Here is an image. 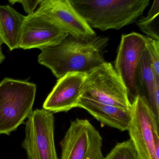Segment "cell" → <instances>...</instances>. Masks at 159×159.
<instances>
[{"mask_svg": "<svg viewBox=\"0 0 159 159\" xmlns=\"http://www.w3.org/2000/svg\"><path fill=\"white\" fill-rule=\"evenodd\" d=\"M77 107L87 111L98 121L121 131H127L131 121V111L102 104L81 97Z\"/></svg>", "mask_w": 159, "mask_h": 159, "instance_id": "7c38bea8", "label": "cell"}, {"mask_svg": "<svg viewBox=\"0 0 159 159\" xmlns=\"http://www.w3.org/2000/svg\"><path fill=\"white\" fill-rule=\"evenodd\" d=\"M35 11L47 16L67 34L80 38L96 35L69 0H41L39 8Z\"/></svg>", "mask_w": 159, "mask_h": 159, "instance_id": "9c48e42d", "label": "cell"}, {"mask_svg": "<svg viewBox=\"0 0 159 159\" xmlns=\"http://www.w3.org/2000/svg\"><path fill=\"white\" fill-rule=\"evenodd\" d=\"M128 130L140 159H159V123L147 101L138 95L131 103Z\"/></svg>", "mask_w": 159, "mask_h": 159, "instance_id": "5b68a950", "label": "cell"}, {"mask_svg": "<svg viewBox=\"0 0 159 159\" xmlns=\"http://www.w3.org/2000/svg\"><path fill=\"white\" fill-rule=\"evenodd\" d=\"M146 48L155 77L159 79V41L146 36Z\"/></svg>", "mask_w": 159, "mask_h": 159, "instance_id": "e0dca14e", "label": "cell"}, {"mask_svg": "<svg viewBox=\"0 0 159 159\" xmlns=\"http://www.w3.org/2000/svg\"><path fill=\"white\" fill-rule=\"evenodd\" d=\"M82 97L125 110L131 109L127 90L109 62L87 73Z\"/></svg>", "mask_w": 159, "mask_h": 159, "instance_id": "277c9868", "label": "cell"}, {"mask_svg": "<svg viewBox=\"0 0 159 159\" xmlns=\"http://www.w3.org/2000/svg\"><path fill=\"white\" fill-rule=\"evenodd\" d=\"M102 138L86 119H76L60 142V159H104Z\"/></svg>", "mask_w": 159, "mask_h": 159, "instance_id": "52a82bcc", "label": "cell"}, {"mask_svg": "<svg viewBox=\"0 0 159 159\" xmlns=\"http://www.w3.org/2000/svg\"><path fill=\"white\" fill-rule=\"evenodd\" d=\"M89 26L102 31L119 30L136 22L149 0H69Z\"/></svg>", "mask_w": 159, "mask_h": 159, "instance_id": "7a4b0ae2", "label": "cell"}, {"mask_svg": "<svg viewBox=\"0 0 159 159\" xmlns=\"http://www.w3.org/2000/svg\"><path fill=\"white\" fill-rule=\"evenodd\" d=\"M25 16L10 5H0V42L11 51L19 48Z\"/></svg>", "mask_w": 159, "mask_h": 159, "instance_id": "5bb4252c", "label": "cell"}, {"mask_svg": "<svg viewBox=\"0 0 159 159\" xmlns=\"http://www.w3.org/2000/svg\"><path fill=\"white\" fill-rule=\"evenodd\" d=\"M35 84L6 78L0 82V134L10 135L33 110Z\"/></svg>", "mask_w": 159, "mask_h": 159, "instance_id": "3957f363", "label": "cell"}, {"mask_svg": "<svg viewBox=\"0 0 159 159\" xmlns=\"http://www.w3.org/2000/svg\"><path fill=\"white\" fill-rule=\"evenodd\" d=\"M104 159H140L131 139L117 143Z\"/></svg>", "mask_w": 159, "mask_h": 159, "instance_id": "2e32d148", "label": "cell"}, {"mask_svg": "<svg viewBox=\"0 0 159 159\" xmlns=\"http://www.w3.org/2000/svg\"><path fill=\"white\" fill-rule=\"evenodd\" d=\"M137 82L139 95L147 101L159 123V79L155 77L146 49L139 65Z\"/></svg>", "mask_w": 159, "mask_h": 159, "instance_id": "4fadbf2b", "label": "cell"}, {"mask_svg": "<svg viewBox=\"0 0 159 159\" xmlns=\"http://www.w3.org/2000/svg\"><path fill=\"white\" fill-rule=\"evenodd\" d=\"M87 76V73L72 72L58 79L44 101L43 109L54 113L77 107Z\"/></svg>", "mask_w": 159, "mask_h": 159, "instance_id": "8fae6325", "label": "cell"}, {"mask_svg": "<svg viewBox=\"0 0 159 159\" xmlns=\"http://www.w3.org/2000/svg\"><path fill=\"white\" fill-rule=\"evenodd\" d=\"M107 37L86 38L68 34L59 43L41 49L40 65L49 68L57 79L72 72L88 73L106 62Z\"/></svg>", "mask_w": 159, "mask_h": 159, "instance_id": "6da1fadb", "label": "cell"}, {"mask_svg": "<svg viewBox=\"0 0 159 159\" xmlns=\"http://www.w3.org/2000/svg\"><path fill=\"white\" fill-rule=\"evenodd\" d=\"M67 35L47 16L35 11L25 16L19 48L41 49L56 45Z\"/></svg>", "mask_w": 159, "mask_h": 159, "instance_id": "30bf717a", "label": "cell"}, {"mask_svg": "<svg viewBox=\"0 0 159 159\" xmlns=\"http://www.w3.org/2000/svg\"><path fill=\"white\" fill-rule=\"evenodd\" d=\"M40 2L41 0H36V1H34V0L12 1L11 0L9 1V2L12 5H14L17 2L20 3V4H22L25 11L27 14L28 15H30L34 13L35 9L39 6Z\"/></svg>", "mask_w": 159, "mask_h": 159, "instance_id": "ac0fdd59", "label": "cell"}, {"mask_svg": "<svg viewBox=\"0 0 159 159\" xmlns=\"http://www.w3.org/2000/svg\"><path fill=\"white\" fill-rule=\"evenodd\" d=\"M2 43L0 42V64H1L5 58V56L3 55L2 50Z\"/></svg>", "mask_w": 159, "mask_h": 159, "instance_id": "d6986e66", "label": "cell"}, {"mask_svg": "<svg viewBox=\"0 0 159 159\" xmlns=\"http://www.w3.org/2000/svg\"><path fill=\"white\" fill-rule=\"evenodd\" d=\"M146 49V36L136 32L121 36L114 69L127 90L131 103L139 94L138 68Z\"/></svg>", "mask_w": 159, "mask_h": 159, "instance_id": "ba28073f", "label": "cell"}, {"mask_svg": "<svg viewBox=\"0 0 159 159\" xmlns=\"http://www.w3.org/2000/svg\"><path fill=\"white\" fill-rule=\"evenodd\" d=\"M27 119L22 145L28 159H58L55 146L53 113L37 109Z\"/></svg>", "mask_w": 159, "mask_h": 159, "instance_id": "8992f818", "label": "cell"}, {"mask_svg": "<svg viewBox=\"0 0 159 159\" xmlns=\"http://www.w3.org/2000/svg\"><path fill=\"white\" fill-rule=\"evenodd\" d=\"M159 0L154 1L148 15L138 19L136 24L147 37L159 41Z\"/></svg>", "mask_w": 159, "mask_h": 159, "instance_id": "9a60e30c", "label": "cell"}]
</instances>
